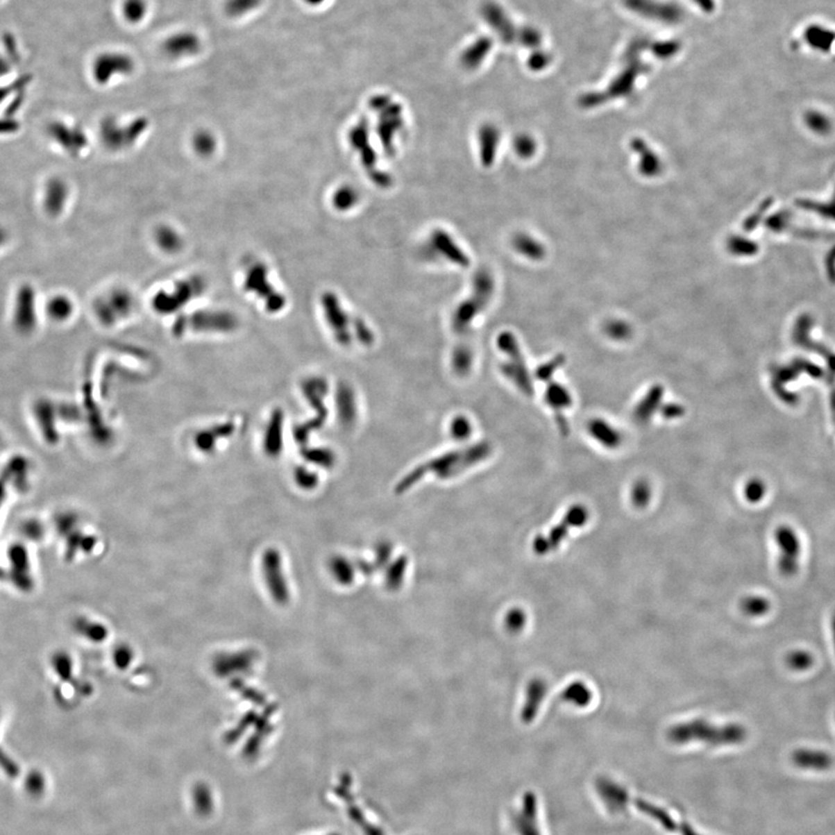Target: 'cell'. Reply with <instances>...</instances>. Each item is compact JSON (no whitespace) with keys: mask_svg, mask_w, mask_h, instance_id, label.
<instances>
[{"mask_svg":"<svg viewBox=\"0 0 835 835\" xmlns=\"http://www.w3.org/2000/svg\"><path fill=\"white\" fill-rule=\"evenodd\" d=\"M739 607L746 616L761 617L768 613L772 605L765 596H748L740 601Z\"/></svg>","mask_w":835,"mask_h":835,"instance_id":"28","label":"cell"},{"mask_svg":"<svg viewBox=\"0 0 835 835\" xmlns=\"http://www.w3.org/2000/svg\"><path fill=\"white\" fill-rule=\"evenodd\" d=\"M786 663L790 670L805 672L813 666L814 658L809 651L797 650L786 656Z\"/></svg>","mask_w":835,"mask_h":835,"instance_id":"35","label":"cell"},{"mask_svg":"<svg viewBox=\"0 0 835 835\" xmlns=\"http://www.w3.org/2000/svg\"><path fill=\"white\" fill-rule=\"evenodd\" d=\"M47 133L56 144L71 155H81L88 144L87 136L81 127L69 126L62 121H53L48 124Z\"/></svg>","mask_w":835,"mask_h":835,"instance_id":"13","label":"cell"},{"mask_svg":"<svg viewBox=\"0 0 835 835\" xmlns=\"http://www.w3.org/2000/svg\"><path fill=\"white\" fill-rule=\"evenodd\" d=\"M135 63L126 53H106L94 62L93 76L99 84L105 85L117 74H129L134 71Z\"/></svg>","mask_w":835,"mask_h":835,"instance_id":"15","label":"cell"},{"mask_svg":"<svg viewBox=\"0 0 835 835\" xmlns=\"http://www.w3.org/2000/svg\"><path fill=\"white\" fill-rule=\"evenodd\" d=\"M134 309V298L127 290L115 289L96 302V314L103 324H115Z\"/></svg>","mask_w":835,"mask_h":835,"instance_id":"10","label":"cell"},{"mask_svg":"<svg viewBox=\"0 0 835 835\" xmlns=\"http://www.w3.org/2000/svg\"><path fill=\"white\" fill-rule=\"evenodd\" d=\"M550 63V56L544 51H536L532 53L529 58V67H532V70H542Z\"/></svg>","mask_w":835,"mask_h":835,"instance_id":"47","label":"cell"},{"mask_svg":"<svg viewBox=\"0 0 835 835\" xmlns=\"http://www.w3.org/2000/svg\"><path fill=\"white\" fill-rule=\"evenodd\" d=\"M491 48H492V41L487 36L480 37L463 53L462 63L469 69H476L487 58Z\"/></svg>","mask_w":835,"mask_h":835,"instance_id":"22","label":"cell"},{"mask_svg":"<svg viewBox=\"0 0 835 835\" xmlns=\"http://www.w3.org/2000/svg\"><path fill=\"white\" fill-rule=\"evenodd\" d=\"M804 124L811 133L818 136H827L833 131L831 119L819 110H807L804 114Z\"/></svg>","mask_w":835,"mask_h":835,"instance_id":"27","label":"cell"},{"mask_svg":"<svg viewBox=\"0 0 835 835\" xmlns=\"http://www.w3.org/2000/svg\"><path fill=\"white\" fill-rule=\"evenodd\" d=\"M193 146L199 155H210L215 151L216 140L208 131H200L195 135L193 140Z\"/></svg>","mask_w":835,"mask_h":835,"instance_id":"41","label":"cell"},{"mask_svg":"<svg viewBox=\"0 0 835 835\" xmlns=\"http://www.w3.org/2000/svg\"><path fill=\"white\" fill-rule=\"evenodd\" d=\"M623 3L630 11L664 24H677L684 18L682 8L672 3L657 0H623Z\"/></svg>","mask_w":835,"mask_h":835,"instance_id":"11","label":"cell"},{"mask_svg":"<svg viewBox=\"0 0 835 835\" xmlns=\"http://www.w3.org/2000/svg\"><path fill=\"white\" fill-rule=\"evenodd\" d=\"M589 430H591L593 437L598 439L606 447H616L617 444H620L618 433L605 421H600V420L592 421Z\"/></svg>","mask_w":835,"mask_h":835,"instance_id":"30","label":"cell"},{"mask_svg":"<svg viewBox=\"0 0 835 835\" xmlns=\"http://www.w3.org/2000/svg\"><path fill=\"white\" fill-rule=\"evenodd\" d=\"M793 760L795 765L798 766L800 768L816 769V770H824V769L829 768L833 762L831 755L825 752L816 751V750H810V748H802V750L795 752L793 754Z\"/></svg>","mask_w":835,"mask_h":835,"instance_id":"20","label":"cell"},{"mask_svg":"<svg viewBox=\"0 0 835 835\" xmlns=\"http://www.w3.org/2000/svg\"><path fill=\"white\" fill-rule=\"evenodd\" d=\"M17 318L22 323H31L34 318V292L28 285L22 286L17 296Z\"/></svg>","mask_w":835,"mask_h":835,"instance_id":"26","label":"cell"},{"mask_svg":"<svg viewBox=\"0 0 835 835\" xmlns=\"http://www.w3.org/2000/svg\"><path fill=\"white\" fill-rule=\"evenodd\" d=\"M262 0H228L226 12L230 17L238 18L259 8Z\"/></svg>","mask_w":835,"mask_h":835,"instance_id":"37","label":"cell"},{"mask_svg":"<svg viewBox=\"0 0 835 835\" xmlns=\"http://www.w3.org/2000/svg\"><path fill=\"white\" fill-rule=\"evenodd\" d=\"M233 432V425H221L212 430H202L195 437V444L203 453H209L215 448V444L219 439L230 435Z\"/></svg>","mask_w":835,"mask_h":835,"instance_id":"24","label":"cell"},{"mask_svg":"<svg viewBox=\"0 0 835 835\" xmlns=\"http://www.w3.org/2000/svg\"><path fill=\"white\" fill-rule=\"evenodd\" d=\"M69 186L60 178H51L43 188L42 207L47 215L58 217L64 212L69 200Z\"/></svg>","mask_w":835,"mask_h":835,"instance_id":"16","label":"cell"},{"mask_svg":"<svg viewBox=\"0 0 835 835\" xmlns=\"http://www.w3.org/2000/svg\"><path fill=\"white\" fill-rule=\"evenodd\" d=\"M42 779L35 777V779H31V781H29L28 789L31 790L32 793H39L40 791H42Z\"/></svg>","mask_w":835,"mask_h":835,"instance_id":"50","label":"cell"},{"mask_svg":"<svg viewBox=\"0 0 835 835\" xmlns=\"http://www.w3.org/2000/svg\"><path fill=\"white\" fill-rule=\"evenodd\" d=\"M748 736V731L739 724L715 725L705 719H693L680 723L667 731V738L673 744L684 745L691 741H702L710 746L741 744Z\"/></svg>","mask_w":835,"mask_h":835,"instance_id":"2","label":"cell"},{"mask_svg":"<svg viewBox=\"0 0 835 835\" xmlns=\"http://www.w3.org/2000/svg\"><path fill=\"white\" fill-rule=\"evenodd\" d=\"M155 242L165 252L174 253L183 246V239L176 230L169 226H160L155 233Z\"/></svg>","mask_w":835,"mask_h":835,"instance_id":"29","label":"cell"},{"mask_svg":"<svg viewBox=\"0 0 835 835\" xmlns=\"http://www.w3.org/2000/svg\"><path fill=\"white\" fill-rule=\"evenodd\" d=\"M356 199H357V195H356L354 189H351V188H341V189H340L339 192H337V194H335V207H338V208L340 209L349 208V207L352 205V203L353 205L355 203Z\"/></svg>","mask_w":835,"mask_h":835,"instance_id":"45","label":"cell"},{"mask_svg":"<svg viewBox=\"0 0 835 835\" xmlns=\"http://www.w3.org/2000/svg\"><path fill=\"white\" fill-rule=\"evenodd\" d=\"M205 288V278L201 276L194 275L183 278L176 283L172 292H159L152 301V307L158 314H173L200 296Z\"/></svg>","mask_w":835,"mask_h":835,"instance_id":"5","label":"cell"},{"mask_svg":"<svg viewBox=\"0 0 835 835\" xmlns=\"http://www.w3.org/2000/svg\"><path fill=\"white\" fill-rule=\"evenodd\" d=\"M693 1L705 13H712L715 11V0H693Z\"/></svg>","mask_w":835,"mask_h":835,"instance_id":"49","label":"cell"},{"mask_svg":"<svg viewBox=\"0 0 835 835\" xmlns=\"http://www.w3.org/2000/svg\"><path fill=\"white\" fill-rule=\"evenodd\" d=\"M589 520V512L582 506H575L568 512V514L565 515L561 525H557L550 532L549 535L546 537H537L534 544L535 551L539 555L551 553L553 550H556L562 541L566 537L570 529L578 528L582 525H585Z\"/></svg>","mask_w":835,"mask_h":835,"instance_id":"9","label":"cell"},{"mask_svg":"<svg viewBox=\"0 0 835 835\" xmlns=\"http://www.w3.org/2000/svg\"><path fill=\"white\" fill-rule=\"evenodd\" d=\"M518 39L520 40V42L523 46L528 47V48H536V47H539L541 42H542L541 33L537 29L534 28V27H523L518 32Z\"/></svg>","mask_w":835,"mask_h":835,"instance_id":"44","label":"cell"},{"mask_svg":"<svg viewBox=\"0 0 835 835\" xmlns=\"http://www.w3.org/2000/svg\"><path fill=\"white\" fill-rule=\"evenodd\" d=\"M471 433H473V426L466 416H457L451 420L450 435L454 440H466Z\"/></svg>","mask_w":835,"mask_h":835,"instance_id":"40","label":"cell"},{"mask_svg":"<svg viewBox=\"0 0 835 835\" xmlns=\"http://www.w3.org/2000/svg\"><path fill=\"white\" fill-rule=\"evenodd\" d=\"M305 1H307V4L318 5L321 4L324 0H305Z\"/></svg>","mask_w":835,"mask_h":835,"instance_id":"54","label":"cell"},{"mask_svg":"<svg viewBox=\"0 0 835 835\" xmlns=\"http://www.w3.org/2000/svg\"><path fill=\"white\" fill-rule=\"evenodd\" d=\"M497 345L500 351L508 356V361L501 364L503 374L511 380L522 392L532 395V385L525 368V360L518 348V341L509 332H504L498 337Z\"/></svg>","mask_w":835,"mask_h":835,"instance_id":"7","label":"cell"},{"mask_svg":"<svg viewBox=\"0 0 835 835\" xmlns=\"http://www.w3.org/2000/svg\"><path fill=\"white\" fill-rule=\"evenodd\" d=\"M72 311V302L63 295L53 296L48 303V314L56 321H65L67 318L70 317Z\"/></svg>","mask_w":835,"mask_h":835,"instance_id":"33","label":"cell"},{"mask_svg":"<svg viewBox=\"0 0 835 835\" xmlns=\"http://www.w3.org/2000/svg\"><path fill=\"white\" fill-rule=\"evenodd\" d=\"M491 453L492 447L485 441L464 449L449 451L411 470L406 476L399 480L395 491L397 494H404L428 473H433L434 476L440 480L455 478L466 473L470 468L477 466L480 462L485 461Z\"/></svg>","mask_w":835,"mask_h":835,"instance_id":"1","label":"cell"},{"mask_svg":"<svg viewBox=\"0 0 835 835\" xmlns=\"http://www.w3.org/2000/svg\"><path fill=\"white\" fill-rule=\"evenodd\" d=\"M294 478H295L297 485L304 489V490H312V489L317 487V475L310 471V470H307V468H304V466H298L295 470Z\"/></svg>","mask_w":835,"mask_h":835,"instance_id":"42","label":"cell"},{"mask_svg":"<svg viewBox=\"0 0 835 835\" xmlns=\"http://www.w3.org/2000/svg\"><path fill=\"white\" fill-rule=\"evenodd\" d=\"M237 326V319L228 311L201 310L181 317L174 324V332L181 335L186 330L198 332H230Z\"/></svg>","mask_w":835,"mask_h":835,"instance_id":"8","label":"cell"},{"mask_svg":"<svg viewBox=\"0 0 835 835\" xmlns=\"http://www.w3.org/2000/svg\"><path fill=\"white\" fill-rule=\"evenodd\" d=\"M546 686L542 680L532 681L528 688V700L523 710V718L532 720L539 711V705L542 703L546 695Z\"/></svg>","mask_w":835,"mask_h":835,"instance_id":"25","label":"cell"},{"mask_svg":"<svg viewBox=\"0 0 835 835\" xmlns=\"http://www.w3.org/2000/svg\"><path fill=\"white\" fill-rule=\"evenodd\" d=\"M8 231H6V229H4V228H3V226H0V248H1V247L4 246L5 244L8 243Z\"/></svg>","mask_w":835,"mask_h":835,"instance_id":"52","label":"cell"},{"mask_svg":"<svg viewBox=\"0 0 835 835\" xmlns=\"http://www.w3.org/2000/svg\"><path fill=\"white\" fill-rule=\"evenodd\" d=\"M650 499V492H648V487L645 483L638 484L637 487H634V494H632V501L637 507H644L645 505L648 504Z\"/></svg>","mask_w":835,"mask_h":835,"instance_id":"46","label":"cell"},{"mask_svg":"<svg viewBox=\"0 0 835 835\" xmlns=\"http://www.w3.org/2000/svg\"><path fill=\"white\" fill-rule=\"evenodd\" d=\"M562 700L578 708H585L592 701V691L582 681H575L565 688Z\"/></svg>","mask_w":835,"mask_h":835,"instance_id":"23","label":"cell"},{"mask_svg":"<svg viewBox=\"0 0 835 835\" xmlns=\"http://www.w3.org/2000/svg\"><path fill=\"white\" fill-rule=\"evenodd\" d=\"M451 364L456 374L459 376H466L469 373L471 366H473V352L469 347L466 346H459L455 349L453 353V359H451Z\"/></svg>","mask_w":835,"mask_h":835,"instance_id":"31","label":"cell"},{"mask_svg":"<svg viewBox=\"0 0 835 835\" xmlns=\"http://www.w3.org/2000/svg\"><path fill=\"white\" fill-rule=\"evenodd\" d=\"M302 454L307 462L321 468H331L335 466V454L326 448H304Z\"/></svg>","mask_w":835,"mask_h":835,"instance_id":"32","label":"cell"},{"mask_svg":"<svg viewBox=\"0 0 835 835\" xmlns=\"http://www.w3.org/2000/svg\"><path fill=\"white\" fill-rule=\"evenodd\" d=\"M779 553L777 568L784 577H793L800 568V546L796 535L790 529L781 528L776 532Z\"/></svg>","mask_w":835,"mask_h":835,"instance_id":"14","label":"cell"},{"mask_svg":"<svg viewBox=\"0 0 835 835\" xmlns=\"http://www.w3.org/2000/svg\"><path fill=\"white\" fill-rule=\"evenodd\" d=\"M149 124L145 117H138L127 124H120L113 117H107L100 124V138L107 149L121 151L138 142L148 129Z\"/></svg>","mask_w":835,"mask_h":835,"instance_id":"3","label":"cell"},{"mask_svg":"<svg viewBox=\"0 0 835 835\" xmlns=\"http://www.w3.org/2000/svg\"><path fill=\"white\" fill-rule=\"evenodd\" d=\"M10 71V65L6 60L0 58V77L5 76Z\"/></svg>","mask_w":835,"mask_h":835,"instance_id":"53","label":"cell"},{"mask_svg":"<svg viewBox=\"0 0 835 835\" xmlns=\"http://www.w3.org/2000/svg\"><path fill=\"white\" fill-rule=\"evenodd\" d=\"M201 49V41L192 32L176 33L169 36L162 44V50L171 58H183L198 53Z\"/></svg>","mask_w":835,"mask_h":835,"instance_id":"17","label":"cell"},{"mask_svg":"<svg viewBox=\"0 0 835 835\" xmlns=\"http://www.w3.org/2000/svg\"><path fill=\"white\" fill-rule=\"evenodd\" d=\"M22 86V85L20 84L13 85V86H11L10 88H0V101H1V100H4L5 98L8 96V93H10V92L13 91V90H15V88H20Z\"/></svg>","mask_w":835,"mask_h":835,"instance_id":"51","label":"cell"},{"mask_svg":"<svg viewBox=\"0 0 835 835\" xmlns=\"http://www.w3.org/2000/svg\"><path fill=\"white\" fill-rule=\"evenodd\" d=\"M321 307L324 310L325 318L328 326L335 335L339 345L347 347L352 344L353 335L349 331L348 314L342 310L338 298L331 293H326L321 297Z\"/></svg>","mask_w":835,"mask_h":835,"instance_id":"12","label":"cell"},{"mask_svg":"<svg viewBox=\"0 0 835 835\" xmlns=\"http://www.w3.org/2000/svg\"><path fill=\"white\" fill-rule=\"evenodd\" d=\"M244 288L264 301L266 310L271 314L280 312L286 305V298L271 285L267 266L261 261H254L248 264L245 271Z\"/></svg>","mask_w":835,"mask_h":835,"instance_id":"4","label":"cell"},{"mask_svg":"<svg viewBox=\"0 0 835 835\" xmlns=\"http://www.w3.org/2000/svg\"><path fill=\"white\" fill-rule=\"evenodd\" d=\"M498 133L497 129L494 127H485L480 134V142H482V151H483L484 162L485 164L494 160V151H496V145H497Z\"/></svg>","mask_w":835,"mask_h":835,"instance_id":"36","label":"cell"},{"mask_svg":"<svg viewBox=\"0 0 835 835\" xmlns=\"http://www.w3.org/2000/svg\"><path fill=\"white\" fill-rule=\"evenodd\" d=\"M546 402L555 409H562L571 404V397L566 389L559 385H550L546 390Z\"/></svg>","mask_w":835,"mask_h":835,"instance_id":"38","label":"cell"},{"mask_svg":"<svg viewBox=\"0 0 835 835\" xmlns=\"http://www.w3.org/2000/svg\"><path fill=\"white\" fill-rule=\"evenodd\" d=\"M492 280L489 275L480 274V276H477L475 295L459 304L453 314L451 324L455 331L461 335L469 330L470 325L477 317V314L482 312L489 303L492 296Z\"/></svg>","mask_w":835,"mask_h":835,"instance_id":"6","label":"cell"},{"mask_svg":"<svg viewBox=\"0 0 835 835\" xmlns=\"http://www.w3.org/2000/svg\"><path fill=\"white\" fill-rule=\"evenodd\" d=\"M283 444V413L276 410L268 421L264 432V449L271 457H276L282 450Z\"/></svg>","mask_w":835,"mask_h":835,"instance_id":"19","label":"cell"},{"mask_svg":"<svg viewBox=\"0 0 835 835\" xmlns=\"http://www.w3.org/2000/svg\"><path fill=\"white\" fill-rule=\"evenodd\" d=\"M434 245L441 247V252L447 254L448 257L450 258L451 260L456 261L458 264H468V259L466 255L462 253L461 251L458 250L457 246L451 243L449 237L444 233H435L433 237Z\"/></svg>","mask_w":835,"mask_h":835,"instance_id":"34","label":"cell"},{"mask_svg":"<svg viewBox=\"0 0 835 835\" xmlns=\"http://www.w3.org/2000/svg\"><path fill=\"white\" fill-rule=\"evenodd\" d=\"M482 15L487 20V24L498 33V35L500 36V39L504 42H514L518 36L514 25L499 5L496 3H487L483 6Z\"/></svg>","mask_w":835,"mask_h":835,"instance_id":"18","label":"cell"},{"mask_svg":"<svg viewBox=\"0 0 835 835\" xmlns=\"http://www.w3.org/2000/svg\"><path fill=\"white\" fill-rule=\"evenodd\" d=\"M680 43L674 40L670 41H661V42H656L652 44V51L658 58H670L674 55H677L680 50Z\"/></svg>","mask_w":835,"mask_h":835,"instance_id":"43","label":"cell"},{"mask_svg":"<svg viewBox=\"0 0 835 835\" xmlns=\"http://www.w3.org/2000/svg\"><path fill=\"white\" fill-rule=\"evenodd\" d=\"M20 129V124L12 117L0 119V135L15 134Z\"/></svg>","mask_w":835,"mask_h":835,"instance_id":"48","label":"cell"},{"mask_svg":"<svg viewBox=\"0 0 835 835\" xmlns=\"http://www.w3.org/2000/svg\"><path fill=\"white\" fill-rule=\"evenodd\" d=\"M146 13V1L145 0H124V15L127 22L137 24L144 18Z\"/></svg>","mask_w":835,"mask_h":835,"instance_id":"39","label":"cell"},{"mask_svg":"<svg viewBox=\"0 0 835 835\" xmlns=\"http://www.w3.org/2000/svg\"><path fill=\"white\" fill-rule=\"evenodd\" d=\"M337 406H338L339 419L342 425L352 426L356 420L355 395L352 389L347 385H341L337 392Z\"/></svg>","mask_w":835,"mask_h":835,"instance_id":"21","label":"cell"}]
</instances>
